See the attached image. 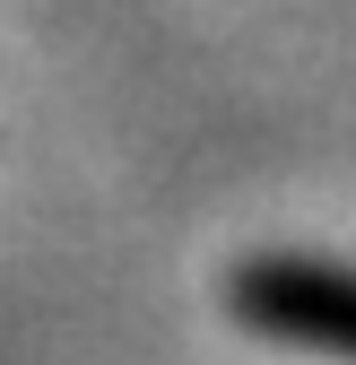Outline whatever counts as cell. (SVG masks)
Here are the masks:
<instances>
[{
    "label": "cell",
    "instance_id": "1",
    "mask_svg": "<svg viewBox=\"0 0 356 365\" xmlns=\"http://www.w3.org/2000/svg\"><path fill=\"white\" fill-rule=\"evenodd\" d=\"M226 304L252 339L295 348V356H330L356 365V269L322 252H252L235 261Z\"/></svg>",
    "mask_w": 356,
    "mask_h": 365
}]
</instances>
